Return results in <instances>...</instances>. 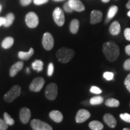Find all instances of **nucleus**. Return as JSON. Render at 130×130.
Wrapping results in <instances>:
<instances>
[{
  "instance_id": "f257e3e1",
  "label": "nucleus",
  "mask_w": 130,
  "mask_h": 130,
  "mask_svg": "<svg viewBox=\"0 0 130 130\" xmlns=\"http://www.w3.org/2000/svg\"><path fill=\"white\" fill-rule=\"evenodd\" d=\"M102 51L107 59L110 61H114L119 56L120 50L118 45L114 42H105L102 46Z\"/></svg>"
},
{
  "instance_id": "f03ea898",
  "label": "nucleus",
  "mask_w": 130,
  "mask_h": 130,
  "mask_svg": "<svg viewBox=\"0 0 130 130\" xmlns=\"http://www.w3.org/2000/svg\"><path fill=\"white\" fill-rule=\"evenodd\" d=\"M75 52L71 48L63 47L60 48L56 53V57L58 61L62 63H66L71 60L74 56Z\"/></svg>"
},
{
  "instance_id": "7ed1b4c3",
  "label": "nucleus",
  "mask_w": 130,
  "mask_h": 130,
  "mask_svg": "<svg viewBox=\"0 0 130 130\" xmlns=\"http://www.w3.org/2000/svg\"><path fill=\"white\" fill-rule=\"evenodd\" d=\"M21 88L18 85H14L8 91L4 96V100L7 102H12L21 95Z\"/></svg>"
},
{
  "instance_id": "20e7f679",
  "label": "nucleus",
  "mask_w": 130,
  "mask_h": 130,
  "mask_svg": "<svg viewBox=\"0 0 130 130\" xmlns=\"http://www.w3.org/2000/svg\"><path fill=\"white\" fill-rule=\"evenodd\" d=\"M25 21L27 27L30 28H36L39 23L38 16L33 12H30L26 14Z\"/></svg>"
},
{
  "instance_id": "39448f33",
  "label": "nucleus",
  "mask_w": 130,
  "mask_h": 130,
  "mask_svg": "<svg viewBox=\"0 0 130 130\" xmlns=\"http://www.w3.org/2000/svg\"><path fill=\"white\" fill-rule=\"evenodd\" d=\"M45 94L48 100L50 101L54 100L58 95V87L57 84L54 83L49 84L45 89Z\"/></svg>"
},
{
  "instance_id": "423d86ee",
  "label": "nucleus",
  "mask_w": 130,
  "mask_h": 130,
  "mask_svg": "<svg viewBox=\"0 0 130 130\" xmlns=\"http://www.w3.org/2000/svg\"><path fill=\"white\" fill-rule=\"evenodd\" d=\"M53 16L55 23L59 27L64 25L65 22V17L63 10L61 8L56 7L53 13Z\"/></svg>"
},
{
  "instance_id": "0eeeda50",
  "label": "nucleus",
  "mask_w": 130,
  "mask_h": 130,
  "mask_svg": "<svg viewBox=\"0 0 130 130\" xmlns=\"http://www.w3.org/2000/svg\"><path fill=\"white\" fill-rule=\"evenodd\" d=\"M30 125L33 130H53L50 125L39 119L32 120Z\"/></svg>"
},
{
  "instance_id": "6e6552de",
  "label": "nucleus",
  "mask_w": 130,
  "mask_h": 130,
  "mask_svg": "<svg viewBox=\"0 0 130 130\" xmlns=\"http://www.w3.org/2000/svg\"><path fill=\"white\" fill-rule=\"evenodd\" d=\"M54 40L53 36L50 32H46L42 37V45L46 51H50L54 47Z\"/></svg>"
},
{
  "instance_id": "1a4fd4ad",
  "label": "nucleus",
  "mask_w": 130,
  "mask_h": 130,
  "mask_svg": "<svg viewBox=\"0 0 130 130\" xmlns=\"http://www.w3.org/2000/svg\"><path fill=\"white\" fill-rule=\"evenodd\" d=\"M45 84V80L42 77H37L31 81L29 88L32 92H38L41 90Z\"/></svg>"
},
{
  "instance_id": "9d476101",
  "label": "nucleus",
  "mask_w": 130,
  "mask_h": 130,
  "mask_svg": "<svg viewBox=\"0 0 130 130\" xmlns=\"http://www.w3.org/2000/svg\"><path fill=\"white\" fill-rule=\"evenodd\" d=\"M90 117V113L88 110L81 109L77 112L75 117V121L77 123H83L87 121Z\"/></svg>"
},
{
  "instance_id": "9b49d317",
  "label": "nucleus",
  "mask_w": 130,
  "mask_h": 130,
  "mask_svg": "<svg viewBox=\"0 0 130 130\" xmlns=\"http://www.w3.org/2000/svg\"><path fill=\"white\" fill-rule=\"evenodd\" d=\"M68 4L73 10L81 12L85 10V6L80 0H68Z\"/></svg>"
},
{
  "instance_id": "f8f14e48",
  "label": "nucleus",
  "mask_w": 130,
  "mask_h": 130,
  "mask_svg": "<svg viewBox=\"0 0 130 130\" xmlns=\"http://www.w3.org/2000/svg\"><path fill=\"white\" fill-rule=\"evenodd\" d=\"M31 118V111L27 107L22 108L19 112V118L21 122L24 124L27 123L30 121Z\"/></svg>"
},
{
  "instance_id": "ddd939ff",
  "label": "nucleus",
  "mask_w": 130,
  "mask_h": 130,
  "mask_svg": "<svg viewBox=\"0 0 130 130\" xmlns=\"http://www.w3.org/2000/svg\"><path fill=\"white\" fill-rule=\"evenodd\" d=\"M102 13L100 10H93L90 13V21L91 24H95L99 23L102 21Z\"/></svg>"
},
{
  "instance_id": "4468645a",
  "label": "nucleus",
  "mask_w": 130,
  "mask_h": 130,
  "mask_svg": "<svg viewBox=\"0 0 130 130\" xmlns=\"http://www.w3.org/2000/svg\"><path fill=\"white\" fill-rule=\"evenodd\" d=\"M104 121L109 127L111 128H114L116 127L117 125V122L116 119L115 118L113 115L110 113L105 114L103 117Z\"/></svg>"
},
{
  "instance_id": "2eb2a0df",
  "label": "nucleus",
  "mask_w": 130,
  "mask_h": 130,
  "mask_svg": "<svg viewBox=\"0 0 130 130\" xmlns=\"http://www.w3.org/2000/svg\"><path fill=\"white\" fill-rule=\"evenodd\" d=\"M24 66V63L22 61H18L13 65L10 69V77H13L18 73Z\"/></svg>"
},
{
  "instance_id": "dca6fc26",
  "label": "nucleus",
  "mask_w": 130,
  "mask_h": 130,
  "mask_svg": "<svg viewBox=\"0 0 130 130\" xmlns=\"http://www.w3.org/2000/svg\"><path fill=\"white\" fill-rule=\"evenodd\" d=\"M50 118L54 121L55 122L60 123L63 119V116L62 113L58 110H53L49 114Z\"/></svg>"
},
{
  "instance_id": "f3484780",
  "label": "nucleus",
  "mask_w": 130,
  "mask_h": 130,
  "mask_svg": "<svg viewBox=\"0 0 130 130\" xmlns=\"http://www.w3.org/2000/svg\"><path fill=\"white\" fill-rule=\"evenodd\" d=\"M121 28L120 24L118 21H115L112 22L109 27V32L111 35L117 36L121 32Z\"/></svg>"
},
{
  "instance_id": "a211bd4d",
  "label": "nucleus",
  "mask_w": 130,
  "mask_h": 130,
  "mask_svg": "<svg viewBox=\"0 0 130 130\" xmlns=\"http://www.w3.org/2000/svg\"><path fill=\"white\" fill-rule=\"evenodd\" d=\"M35 51L32 48H30V50L28 52L19 51L18 53V57L20 59L22 60H28L31 57L33 56Z\"/></svg>"
},
{
  "instance_id": "6ab92c4d",
  "label": "nucleus",
  "mask_w": 130,
  "mask_h": 130,
  "mask_svg": "<svg viewBox=\"0 0 130 130\" xmlns=\"http://www.w3.org/2000/svg\"><path fill=\"white\" fill-rule=\"evenodd\" d=\"M79 22L77 19H74L71 21L69 25V30L71 33L76 34L77 33L79 30Z\"/></svg>"
},
{
  "instance_id": "aec40b11",
  "label": "nucleus",
  "mask_w": 130,
  "mask_h": 130,
  "mask_svg": "<svg viewBox=\"0 0 130 130\" xmlns=\"http://www.w3.org/2000/svg\"><path fill=\"white\" fill-rule=\"evenodd\" d=\"M14 39L12 37H7L3 40L1 43V46L4 49H9L12 46L14 43Z\"/></svg>"
},
{
  "instance_id": "412c9836",
  "label": "nucleus",
  "mask_w": 130,
  "mask_h": 130,
  "mask_svg": "<svg viewBox=\"0 0 130 130\" xmlns=\"http://www.w3.org/2000/svg\"><path fill=\"white\" fill-rule=\"evenodd\" d=\"M89 126L92 130H102L104 128L103 124L98 121L90 122L89 124Z\"/></svg>"
},
{
  "instance_id": "4be33fe9",
  "label": "nucleus",
  "mask_w": 130,
  "mask_h": 130,
  "mask_svg": "<svg viewBox=\"0 0 130 130\" xmlns=\"http://www.w3.org/2000/svg\"><path fill=\"white\" fill-rule=\"evenodd\" d=\"M14 18H15V17H14V14L13 13H8L6 17H5L6 21H5V24L4 25V27H9L10 26L12 25L13 22L14 21Z\"/></svg>"
},
{
  "instance_id": "5701e85b",
  "label": "nucleus",
  "mask_w": 130,
  "mask_h": 130,
  "mask_svg": "<svg viewBox=\"0 0 130 130\" xmlns=\"http://www.w3.org/2000/svg\"><path fill=\"white\" fill-rule=\"evenodd\" d=\"M43 61L40 60H36L32 63V69L37 72H40L43 70Z\"/></svg>"
},
{
  "instance_id": "b1692460",
  "label": "nucleus",
  "mask_w": 130,
  "mask_h": 130,
  "mask_svg": "<svg viewBox=\"0 0 130 130\" xmlns=\"http://www.w3.org/2000/svg\"><path fill=\"white\" fill-rule=\"evenodd\" d=\"M105 104L106 106L109 107H117L119 105L120 103L118 100L115 98H109L106 100L105 102Z\"/></svg>"
},
{
  "instance_id": "393cba45",
  "label": "nucleus",
  "mask_w": 130,
  "mask_h": 130,
  "mask_svg": "<svg viewBox=\"0 0 130 130\" xmlns=\"http://www.w3.org/2000/svg\"><path fill=\"white\" fill-rule=\"evenodd\" d=\"M118 10V7L116 6H113L110 8L108 10V14H107V18L109 19L110 20L113 18L115 17V16L116 15Z\"/></svg>"
},
{
  "instance_id": "a878e982",
  "label": "nucleus",
  "mask_w": 130,
  "mask_h": 130,
  "mask_svg": "<svg viewBox=\"0 0 130 130\" xmlns=\"http://www.w3.org/2000/svg\"><path fill=\"white\" fill-rule=\"evenodd\" d=\"M104 101V98L100 96H94L90 100V104L95 105H100L102 104Z\"/></svg>"
},
{
  "instance_id": "bb28decb",
  "label": "nucleus",
  "mask_w": 130,
  "mask_h": 130,
  "mask_svg": "<svg viewBox=\"0 0 130 130\" xmlns=\"http://www.w3.org/2000/svg\"><path fill=\"white\" fill-rule=\"evenodd\" d=\"M4 119L6 123H7L8 125L12 126L14 124V121L10 115L8 114L7 112H5L4 113Z\"/></svg>"
},
{
  "instance_id": "cd10ccee",
  "label": "nucleus",
  "mask_w": 130,
  "mask_h": 130,
  "mask_svg": "<svg viewBox=\"0 0 130 130\" xmlns=\"http://www.w3.org/2000/svg\"><path fill=\"white\" fill-rule=\"evenodd\" d=\"M120 118L123 121L130 123V115L128 113H122L120 115Z\"/></svg>"
},
{
  "instance_id": "c85d7f7f",
  "label": "nucleus",
  "mask_w": 130,
  "mask_h": 130,
  "mask_svg": "<svg viewBox=\"0 0 130 130\" xmlns=\"http://www.w3.org/2000/svg\"><path fill=\"white\" fill-rule=\"evenodd\" d=\"M103 77L105 79H106L107 80L110 81L113 79L114 74L113 72H105L104 73Z\"/></svg>"
},
{
  "instance_id": "c756f323",
  "label": "nucleus",
  "mask_w": 130,
  "mask_h": 130,
  "mask_svg": "<svg viewBox=\"0 0 130 130\" xmlns=\"http://www.w3.org/2000/svg\"><path fill=\"white\" fill-rule=\"evenodd\" d=\"M124 84L128 89V90L130 92V74H129L126 76L124 81Z\"/></svg>"
},
{
  "instance_id": "7c9ffc66",
  "label": "nucleus",
  "mask_w": 130,
  "mask_h": 130,
  "mask_svg": "<svg viewBox=\"0 0 130 130\" xmlns=\"http://www.w3.org/2000/svg\"><path fill=\"white\" fill-rule=\"evenodd\" d=\"M54 70V67L53 63H50L48 67V75L49 77H51V76L53 75Z\"/></svg>"
},
{
  "instance_id": "2f4dec72",
  "label": "nucleus",
  "mask_w": 130,
  "mask_h": 130,
  "mask_svg": "<svg viewBox=\"0 0 130 130\" xmlns=\"http://www.w3.org/2000/svg\"><path fill=\"white\" fill-rule=\"evenodd\" d=\"M90 92L95 94H100L102 93V90L96 86H92L90 88Z\"/></svg>"
},
{
  "instance_id": "473e14b6",
  "label": "nucleus",
  "mask_w": 130,
  "mask_h": 130,
  "mask_svg": "<svg viewBox=\"0 0 130 130\" xmlns=\"http://www.w3.org/2000/svg\"><path fill=\"white\" fill-rule=\"evenodd\" d=\"M8 125L6 123L4 120L0 118V130H6L8 128Z\"/></svg>"
},
{
  "instance_id": "72a5a7b5",
  "label": "nucleus",
  "mask_w": 130,
  "mask_h": 130,
  "mask_svg": "<svg viewBox=\"0 0 130 130\" xmlns=\"http://www.w3.org/2000/svg\"><path fill=\"white\" fill-rule=\"evenodd\" d=\"M49 1V0H33L34 4L36 6H41L45 4Z\"/></svg>"
},
{
  "instance_id": "f704fd0d",
  "label": "nucleus",
  "mask_w": 130,
  "mask_h": 130,
  "mask_svg": "<svg viewBox=\"0 0 130 130\" xmlns=\"http://www.w3.org/2000/svg\"><path fill=\"white\" fill-rule=\"evenodd\" d=\"M63 10H64L65 12H67V13H72L73 11H74L72 9H71V7H70L68 2L65 3V4H64V6H63Z\"/></svg>"
},
{
  "instance_id": "c9c22d12",
  "label": "nucleus",
  "mask_w": 130,
  "mask_h": 130,
  "mask_svg": "<svg viewBox=\"0 0 130 130\" xmlns=\"http://www.w3.org/2000/svg\"><path fill=\"white\" fill-rule=\"evenodd\" d=\"M123 68L126 71H130V58L126 60L123 63Z\"/></svg>"
},
{
  "instance_id": "e433bc0d",
  "label": "nucleus",
  "mask_w": 130,
  "mask_h": 130,
  "mask_svg": "<svg viewBox=\"0 0 130 130\" xmlns=\"http://www.w3.org/2000/svg\"><path fill=\"white\" fill-rule=\"evenodd\" d=\"M124 36L128 41H130V28H127L124 30Z\"/></svg>"
},
{
  "instance_id": "4c0bfd02",
  "label": "nucleus",
  "mask_w": 130,
  "mask_h": 130,
  "mask_svg": "<svg viewBox=\"0 0 130 130\" xmlns=\"http://www.w3.org/2000/svg\"><path fill=\"white\" fill-rule=\"evenodd\" d=\"M32 0H20V4L22 6H27L31 4Z\"/></svg>"
},
{
  "instance_id": "58836bf2",
  "label": "nucleus",
  "mask_w": 130,
  "mask_h": 130,
  "mask_svg": "<svg viewBox=\"0 0 130 130\" xmlns=\"http://www.w3.org/2000/svg\"><path fill=\"white\" fill-rule=\"evenodd\" d=\"M125 53L128 56H130V45H127L125 48Z\"/></svg>"
},
{
  "instance_id": "ea45409f",
  "label": "nucleus",
  "mask_w": 130,
  "mask_h": 130,
  "mask_svg": "<svg viewBox=\"0 0 130 130\" xmlns=\"http://www.w3.org/2000/svg\"><path fill=\"white\" fill-rule=\"evenodd\" d=\"M6 19L4 17H0V26L4 25L5 24Z\"/></svg>"
},
{
  "instance_id": "a19ab883",
  "label": "nucleus",
  "mask_w": 130,
  "mask_h": 130,
  "mask_svg": "<svg viewBox=\"0 0 130 130\" xmlns=\"http://www.w3.org/2000/svg\"><path fill=\"white\" fill-rule=\"evenodd\" d=\"M126 7L128 9H129L130 10V0H129V1H128V2L126 3Z\"/></svg>"
},
{
  "instance_id": "79ce46f5",
  "label": "nucleus",
  "mask_w": 130,
  "mask_h": 130,
  "mask_svg": "<svg viewBox=\"0 0 130 130\" xmlns=\"http://www.w3.org/2000/svg\"><path fill=\"white\" fill-rule=\"evenodd\" d=\"M101 1H102L103 3H108V2H109L110 0H101Z\"/></svg>"
},
{
  "instance_id": "37998d69",
  "label": "nucleus",
  "mask_w": 130,
  "mask_h": 130,
  "mask_svg": "<svg viewBox=\"0 0 130 130\" xmlns=\"http://www.w3.org/2000/svg\"><path fill=\"white\" fill-rule=\"evenodd\" d=\"M53 1H56V2H61V1H63L64 0H53Z\"/></svg>"
},
{
  "instance_id": "c03bdc74",
  "label": "nucleus",
  "mask_w": 130,
  "mask_h": 130,
  "mask_svg": "<svg viewBox=\"0 0 130 130\" xmlns=\"http://www.w3.org/2000/svg\"><path fill=\"white\" fill-rule=\"evenodd\" d=\"M2 8H3L2 6H1V5L0 4V12H1V10H2Z\"/></svg>"
},
{
  "instance_id": "a18cd8bd",
  "label": "nucleus",
  "mask_w": 130,
  "mask_h": 130,
  "mask_svg": "<svg viewBox=\"0 0 130 130\" xmlns=\"http://www.w3.org/2000/svg\"><path fill=\"white\" fill-rule=\"evenodd\" d=\"M122 130H130V129H129V128H123Z\"/></svg>"
},
{
  "instance_id": "49530a36",
  "label": "nucleus",
  "mask_w": 130,
  "mask_h": 130,
  "mask_svg": "<svg viewBox=\"0 0 130 130\" xmlns=\"http://www.w3.org/2000/svg\"><path fill=\"white\" fill-rule=\"evenodd\" d=\"M127 14H128V16H129V17H130V10L129 11V12H128V13H127Z\"/></svg>"
},
{
  "instance_id": "de8ad7c7",
  "label": "nucleus",
  "mask_w": 130,
  "mask_h": 130,
  "mask_svg": "<svg viewBox=\"0 0 130 130\" xmlns=\"http://www.w3.org/2000/svg\"><path fill=\"white\" fill-rule=\"evenodd\" d=\"M27 72H30V69H29V68H27Z\"/></svg>"
},
{
  "instance_id": "09e8293b",
  "label": "nucleus",
  "mask_w": 130,
  "mask_h": 130,
  "mask_svg": "<svg viewBox=\"0 0 130 130\" xmlns=\"http://www.w3.org/2000/svg\"><path fill=\"white\" fill-rule=\"evenodd\" d=\"M129 105H130V104H129Z\"/></svg>"
}]
</instances>
